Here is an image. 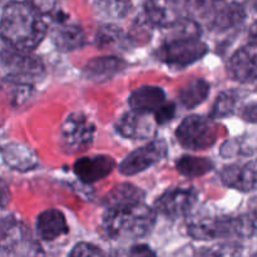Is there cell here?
<instances>
[{"label": "cell", "instance_id": "29", "mask_svg": "<svg viewBox=\"0 0 257 257\" xmlns=\"http://www.w3.org/2000/svg\"><path fill=\"white\" fill-rule=\"evenodd\" d=\"M225 0H186L190 17L198 15L203 19H206Z\"/></svg>", "mask_w": 257, "mask_h": 257}, {"label": "cell", "instance_id": "14", "mask_svg": "<svg viewBox=\"0 0 257 257\" xmlns=\"http://www.w3.org/2000/svg\"><path fill=\"white\" fill-rule=\"evenodd\" d=\"M114 168V158L107 155H99L78 158L73 166V172L83 183L90 185L109 176Z\"/></svg>", "mask_w": 257, "mask_h": 257}, {"label": "cell", "instance_id": "27", "mask_svg": "<svg viewBox=\"0 0 257 257\" xmlns=\"http://www.w3.org/2000/svg\"><path fill=\"white\" fill-rule=\"evenodd\" d=\"M141 201H145V192L141 188L130 185V183H122L119 186H115L105 196V205H107V207L125 205V203L141 202Z\"/></svg>", "mask_w": 257, "mask_h": 257}, {"label": "cell", "instance_id": "9", "mask_svg": "<svg viewBox=\"0 0 257 257\" xmlns=\"http://www.w3.org/2000/svg\"><path fill=\"white\" fill-rule=\"evenodd\" d=\"M50 39L55 49L68 53L80 49L85 44V34L78 24L69 22L68 15L58 9L50 18Z\"/></svg>", "mask_w": 257, "mask_h": 257}, {"label": "cell", "instance_id": "7", "mask_svg": "<svg viewBox=\"0 0 257 257\" xmlns=\"http://www.w3.org/2000/svg\"><path fill=\"white\" fill-rule=\"evenodd\" d=\"M176 137L186 150L200 151L212 147L218 138V128L211 117L193 114L181 122Z\"/></svg>", "mask_w": 257, "mask_h": 257}, {"label": "cell", "instance_id": "35", "mask_svg": "<svg viewBox=\"0 0 257 257\" xmlns=\"http://www.w3.org/2000/svg\"><path fill=\"white\" fill-rule=\"evenodd\" d=\"M242 117L250 123H256V103L251 102L250 104L246 105L242 110Z\"/></svg>", "mask_w": 257, "mask_h": 257}, {"label": "cell", "instance_id": "8", "mask_svg": "<svg viewBox=\"0 0 257 257\" xmlns=\"http://www.w3.org/2000/svg\"><path fill=\"white\" fill-rule=\"evenodd\" d=\"M95 125L84 113L73 112L65 117L60 128V146L70 155L88 150L93 143Z\"/></svg>", "mask_w": 257, "mask_h": 257}, {"label": "cell", "instance_id": "19", "mask_svg": "<svg viewBox=\"0 0 257 257\" xmlns=\"http://www.w3.org/2000/svg\"><path fill=\"white\" fill-rule=\"evenodd\" d=\"M246 18L245 9L238 3H225L218 5L206 19H208V27L216 32H226L231 28L242 24Z\"/></svg>", "mask_w": 257, "mask_h": 257}, {"label": "cell", "instance_id": "17", "mask_svg": "<svg viewBox=\"0 0 257 257\" xmlns=\"http://www.w3.org/2000/svg\"><path fill=\"white\" fill-rule=\"evenodd\" d=\"M125 68L127 63L122 58L115 55H103L88 60L83 68V73L87 79L95 83H102L119 74Z\"/></svg>", "mask_w": 257, "mask_h": 257}, {"label": "cell", "instance_id": "10", "mask_svg": "<svg viewBox=\"0 0 257 257\" xmlns=\"http://www.w3.org/2000/svg\"><path fill=\"white\" fill-rule=\"evenodd\" d=\"M167 143L163 140H153L146 146L132 151L123 158L118 166L119 173L124 176H133L143 172L153 165L162 161L167 155Z\"/></svg>", "mask_w": 257, "mask_h": 257}, {"label": "cell", "instance_id": "33", "mask_svg": "<svg viewBox=\"0 0 257 257\" xmlns=\"http://www.w3.org/2000/svg\"><path fill=\"white\" fill-rule=\"evenodd\" d=\"M104 252L98 246L92 245L89 242H79L72 248L69 256L84 257V256H103Z\"/></svg>", "mask_w": 257, "mask_h": 257}, {"label": "cell", "instance_id": "12", "mask_svg": "<svg viewBox=\"0 0 257 257\" xmlns=\"http://www.w3.org/2000/svg\"><path fill=\"white\" fill-rule=\"evenodd\" d=\"M145 13L151 24L163 29L190 17L186 0H147Z\"/></svg>", "mask_w": 257, "mask_h": 257}, {"label": "cell", "instance_id": "6", "mask_svg": "<svg viewBox=\"0 0 257 257\" xmlns=\"http://www.w3.org/2000/svg\"><path fill=\"white\" fill-rule=\"evenodd\" d=\"M0 62L12 83L32 85L45 74L44 63L32 52L5 48L0 53Z\"/></svg>", "mask_w": 257, "mask_h": 257}, {"label": "cell", "instance_id": "2", "mask_svg": "<svg viewBox=\"0 0 257 257\" xmlns=\"http://www.w3.org/2000/svg\"><path fill=\"white\" fill-rule=\"evenodd\" d=\"M166 29L170 33L157 50V58L165 64L188 67L207 54V44L201 40V27L192 17L185 18Z\"/></svg>", "mask_w": 257, "mask_h": 257}, {"label": "cell", "instance_id": "22", "mask_svg": "<svg viewBox=\"0 0 257 257\" xmlns=\"http://www.w3.org/2000/svg\"><path fill=\"white\" fill-rule=\"evenodd\" d=\"M210 89V83L207 80L202 79V78H196L181 88L180 93H178V99L183 107L187 109H192V108L202 104L207 99Z\"/></svg>", "mask_w": 257, "mask_h": 257}, {"label": "cell", "instance_id": "20", "mask_svg": "<svg viewBox=\"0 0 257 257\" xmlns=\"http://www.w3.org/2000/svg\"><path fill=\"white\" fill-rule=\"evenodd\" d=\"M2 157L12 170L29 172L38 167V155L32 147L23 143H9L2 148Z\"/></svg>", "mask_w": 257, "mask_h": 257}, {"label": "cell", "instance_id": "26", "mask_svg": "<svg viewBox=\"0 0 257 257\" xmlns=\"http://www.w3.org/2000/svg\"><path fill=\"white\" fill-rule=\"evenodd\" d=\"M176 170L178 173L188 178L201 177L207 175L213 170V162L205 157H195V156H182L176 162Z\"/></svg>", "mask_w": 257, "mask_h": 257}, {"label": "cell", "instance_id": "21", "mask_svg": "<svg viewBox=\"0 0 257 257\" xmlns=\"http://www.w3.org/2000/svg\"><path fill=\"white\" fill-rule=\"evenodd\" d=\"M163 102H166V92L157 85H142L131 93L128 104L132 109L147 110L153 113Z\"/></svg>", "mask_w": 257, "mask_h": 257}, {"label": "cell", "instance_id": "13", "mask_svg": "<svg viewBox=\"0 0 257 257\" xmlns=\"http://www.w3.org/2000/svg\"><path fill=\"white\" fill-rule=\"evenodd\" d=\"M115 130L122 137L130 140H150L157 135V123L151 112L132 109L119 118Z\"/></svg>", "mask_w": 257, "mask_h": 257}, {"label": "cell", "instance_id": "5", "mask_svg": "<svg viewBox=\"0 0 257 257\" xmlns=\"http://www.w3.org/2000/svg\"><path fill=\"white\" fill-rule=\"evenodd\" d=\"M0 253L4 256H38L44 252L30 228L14 216H8L0 221Z\"/></svg>", "mask_w": 257, "mask_h": 257}, {"label": "cell", "instance_id": "18", "mask_svg": "<svg viewBox=\"0 0 257 257\" xmlns=\"http://www.w3.org/2000/svg\"><path fill=\"white\" fill-rule=\"evenodd\" d=\"M35 231L40 240L54 241L60 236L67 235L69 228L62 211L57 208H48L37 217Z\"/></svg>", "mask_w": 257, "mask_h": 257}, {"label": "cell", "instance_id": "36", "mask_svg": "<svg viewBox=\"0 0 257 257\" xmlns=\"http://www.w3.org/2000/svg\"><path fill=\"white\" fill-rule=\"evenodd\" d=\"M128 255L132 256H147V255H156V252L153 250H151L148 246L146 245H137L131 247Z\"/></svg>", "mask_w": 257, "mask_h": 257}, {"label": "cell", "instance_id": "24", "mask_svg": "<svg viewBox=\"0 0 257 257\" xmlns=\"http://www.w3.org/2000/svg\"><path fill=\"white\" fill-rule=\"evenodd\" d=\"M132 40L123 33L122 29L113 24H104L98 29L95 34V44L100 49L120 48L127 49V45L132 44Z\"/></svg>", "mask_w": 257, "mask_h": 257}, {"label": "cell", "instance_id": "15", "mask_svg": "<svg viewBox=\"0 0 257 257\" xmlns=\"http://www.w3.org/2000/svg\"><path fill=\"white\" fill-rule=\"evenodd\" d=\"M231 78L240 83H255L256 80V40L243 45L231 57L228 63Z\"/></svg>", "mask_w": 257, "mask_h": 257}, {"label": "cell", "instance_id": "23", "mask_svg": "<svg viewBox=\"0 0 257 257\" xmlns=\"http://www.w3.org/2000/svg\"><path fill=\"white\" fill-rule=\"evenodd\" d=\"M246 94H248L246 90L236 89V88L221 92L213 104L210 117L212 119H216V118H226L232 115L243 98L246 97Z\"/></svg>", "mask_w": 257, "mask_h": 257}, {"label": "cell", "instance_id": "4", "mask_svg": "<svg viewBox=\"0 0 257 257\" xmlns=\"http://www.w3.org/2000/svg\"><path fill=\"white\" fill-rule=\"evenodd\" d=\"M188 235L198 241L216 238H251L256 232L255 212L225 217L207 213L195 215L187 221Z\"/></svg>", "mask_w": 257, "mask_h": 257}, {"label": "cell", "instance_id": "1", "mask_svg": "<svg viewBox=\"0 0 257 257\" xmlns=\"http://www.w3.org/2000/svg\"><path fill=\"white\" fill-rule=\"evenodd\" d=\"M48 33L47 20L29 3L13 0L4 7L0 17V38L9 48L33 52Z\"/></svg>", "mask_w": 257, "mask_h": 257}, {"label": "cell", "instance_id": "28", "mask_svg": "<svg viewBox=\"0 0 257 257\" xmlns=\"http://www.w3.org/2000/svg\"><path fill=\"white\" fill-rule=\"evenodd\" d=\"M255 147V141H251V143H248V138L228 140L221 147V155L225 158L233 157L236 155H253Z\"/></svg>", "mask_w": 257, "mask_h": 257}, {"label": "cell", "instance_id": "34", "mask_svg": "<svg viewBox=\"0 0 257 257\" xmlns=\"http://www.w3.org/2000/svg\"><path fill=\"white\" fill-rule=\"evenodd\" d=\"M10 200H12V192H10L9 186L0 177V208L7 207Z\"/></svg>", "mask_w": 257, "mask_h": 257}, {"label": "cell", "instance_id": "16", "mask_svg": "<svg viewBox=\"0 0 257 257\" xmlns=\"http://www.w3.org/2000/svg\"><path fill=\"white\" fill-rule=\"evenodd\" d=\"M221 181L226 187L241 192H252L256 188V162L250 161L243 165L226 166L221 171Z\"/></svg>", "mask_w": 257, "mask_h": 257}, {"label": "cell", "instance_id": "3", "mask_svg": "<svg viewBox=\"0 0 257 257\" xmlns=\"http://www.w3.org/2000/svg\"><path fill=\"white\" fill-rule=\"evenodd\" d=\"M157 220L156 211L145 201L105 208L103 228L112 240L133 241L150 235Z\"/></svg>", "mask_w": 257, "mask_h": 257}, {"label": "cell", "instance_id": "25", "mask_svg": "<svg viewBox=\"0 0 257 257\" xmlns=\"http://www.w3.org/2000/svg\"><path fill=\"white\" fill-rule=\"evenodd\" d=\"M98 17L108 22H117L127 17L132 8V0H93Z\"/></svg>", "mask_w": 257, "mask_h": 257}, {"label": "cell", "instance_id": "11", "mask_svg": "<svg viewBox=\"0 0 257 257\" xmlns=\"http://www.w3.org/2000/svg\"><path fill=\"white\" fill-rule=\"evenodd\" d=\"M197 198L198 193L195 188H171L156 200L153 210L167 218L176 220L190 215Z\"/></svg>", "mask_w": 257, "mask_h": 257}, {"label": "cell", "instance_id": "30", "mask_svg": "<svg viewBox=\"0 0 257 257\" xmlns=\"http://www.w3.org/2000/svg\"><path fill=\"white\" fill-rule=\"evenodd\" d=\"M242 253V246L235 242L221 243V245L212 246V247L203 248L198 252V255L203 256H237Z\"/></svg>", "mask_w": 257, "mask_h": 257}, {"label": "cell", "instance_id": "31", "mask_svg": "<svg viewBox=\"0 0 257 257\" xmlns=\"http://www.w3.org/2000/svg\"><path fill=\"white\" fill-rule=\"evenodd\" d=\"M27 2L45 20L52 17L59 9L58 8V0H27Z\"/></svg>", "mask_w": 257, "mask_h": 257}, {"label": "cell", "instance_id": "32", "mask_svg": "<svg viewBox=\"0 0 257 257\" xmlns=\"http://www.w3.org/2000/svg\"><path fill=\"white\" fill-rule=\"evenodd\" d=\"M176 110H177V107L173 102H163L157 109L155 110V120L158 125H163L166 123L171 122V120L175 118Z\"/></svg>", "mask_w": 257, "mask_h": 257}]
</instances>
